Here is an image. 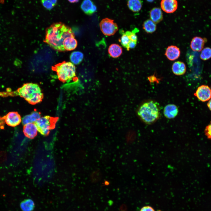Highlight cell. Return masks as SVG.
Returning a JSON list of instances; mask_svg holds the SVG:
<instances>
[{
    "instance_id": "1",
    "label": "cell",
    "mask_w": 211,
    "mask_h": 211,
    "mask_svg": "<svg viewBox=\"0 0 211 211\" xmlns=\"http://www.w3.org/2000/svg\"><path fill=\"white\" fill-rule=\"evenodd\" d=\"M74 36L71 28L61 22L55 23L48 28L44 41L53 49L65 51L64 43L69 37Z\"/></svg>"
},
{
    "instance_id": "2",
    "label": "cell",
    "mask_w": 211,
    "mask_h": 211,
    "mask_svg": "<svg viewBox=\"0 0 211 211\" xmlns=\"http://www.w3.org/2000/svg\"><path fill=\"white\" fill-rule=\"evenodd\" d=\"M17 96L23 98L32 105L40 103L43 97V94L39 86L37 84L33 83L24 84L15 91L0 92V96L3 97Z\"/></svg>"
},
{
    "instance_id": "3",
    "label": "cell",
    "mask_w": 211,
    "mask_h": 211,
    "mask_svg": "<svg viewBox=\"0 0 211 211\" xmlns=\"http://www.w3.org/2000/svg\"><path fill=\"white\" fill-rule=\"evenodd\" d=\"M160 108L158 103L154 101H146L139 107L137 114L141 119L147 124H151L158 120L160 116Z\"/></svg>"
},
{
    "instance_id": "4",
    "label": "cell",
    "mask_w": 211,
    "mask_h": 211,
    "mask_svg": "<svg viewBox=\"0 0 211 211\" xmlns=\"http://www.w3.org/2000/svg\"><path fill=\"white\" fill-rule=\"evenodd\" d=\"M52 69L56 72L59 79L63 82L69 81L76 76L75 67L70 62L58 63Z\"/></svg>"
},
{
    "instance_id": "5",
    "label": "cell",
    "mask_w": 211,
    "mask_h": 211,
    "mask_svg": "<svg viewBox=\"0 0 211 211\" xmlns=\"http://www.w3.org/2000/svg\"><path fill=\"white\" fill-rule=\"evenodd\" d=\"M58 118L48 115L41 117L35 123L38 132L42 135H47L50 130L55 127Z\"/></svg>"
},
{
    "instance_id": "6",
    "label": "cell",
    "mask_w": 211,
    "mask_h": 211,
    "mask_svg": "<svg viewBox=\"0 0 211 211\" xmlns=\"http://www.w3.org/2000/svg\"><path fill=\"white\" fill-rule=\"evenodd\" d=\"M99 26L102 33L106 36L113 35L118 30L117 24L113 20L108 18L103 19L99 23Z\"/></svg>"
},
{
    "instance_id": "7",
    "label": "cell",
    "mask_w": 211,
    "mask_h": 211,
    "mask_svg": "<svg viewBox=\"0 0 211 211\" xmlns=\"http://www.w3.org/2000/svg\"><path fill=\"white\" fill-rule=\"evenodd\" d=\"M194 95L202 102L208 101L211 98V89L207 85H201L198 88Z\"/></svg>"
},
{
    "instance_id": "8",
    "label": "cell",
    "mask_w": 211,
    "mask_h": 211,
    "mask_svg": "<svg viewBox=\"0 0 211 211\" xmlns=\"http://www.w3.org/2000/svg\"><path fill=\"white\" fill-rule=\"evenodd\" d=\"M2 118L8 125L12 127L19 125L21 121V116L17 112H10Z\"/></svg>"
},
{
    "instance_id": "9",
    "label": "cell",
    "mask_w": 211,
    "mask_h": 211,
    "mask_svg": "<svg viewBox=\"0 0 211 211\" xmlns=\"http://www.w3.org/2000/svg\"><path fill=\"white\" fill-rule=\"evenodd\" d=\"M161 8L167 13L174 12L178 7L176 0H161L160 3Z\"/></svg>"
},
{
    "instance_id": "10",
    "label": "cell",
    "mask_w": 211,
    "mask_h": 211,
    "mask_svg": "<svg viewBox=\"0 0 211 211\" xmlns=\"http://www.w3.org/2000/svg\"><path fill=\"white\" fill-rule=\"evenodd\" d=\"M181 52L179 48L175 45H170L166 50L165 55L170 60L174 61L180 56Z\"/></svg>"
},
{
    "instance_id": "11",
    "label": "cell",
    "mask_w": 211,
    "mask_h": 211,
    "mask_svg": "<svg viewBox=\"0 0 211 211\" xmlns=\"http://www.w3.org/2000/svg\"><path fill=\"white\" fill-rule=\"evenodd\" d=\"M178 113V109L177 106L175 104H170L165 106L163 110V114L164 116L169 119H173L176 117Z\"/></svg>"
},
{
    "instance_id": "12",
    "label": "cell",
    "mask_w": 211,
    "mask_h": 211,
    "mask_svg": "<svg viewBox=\"0 0 211 211\" xmlns=\"http://www.w3.org/2000/svg\"><path fill=\"white\" fill-rule=\"evenodd\" d=\"M38 130L35 123L23 125V132L25 136L30 139L34 138L37 135Z\"/></svg>"
},
{
    "instance_id": "13",
    "label": "cell",
    "mask_w": 211,
    "mask_h": 211,
    "mask_svg": "<svg viewBox=\"0 0 211 211\" xmlns=\"http://www.w3.org/2000/svg\"><path fill=\"white\" fill-rule=\"evenodd\" d=\"M81 8L86 14L90 15L96 12L97 7L91 0H84L82 2Z\"/></svg>"
},
{
    "instance_id": "14",
    "label": "cell",
    "mask_w": 211,
    "mask_h": 211,
    "mask_svg": "<svg viewBox=\"0 0 211 211\" xmlns=\"http://www.w3.org/2000/svg\"><path fill=\"white\" fill-rule=\"evenodd\" d=\"M206 41L205 38L198 36L194 37L191 41L190 48L194 51L200 52L202 50Z\"/></svg>"
},
{
    "instance_id": "15",
    "label": "cell",
    "mask_w": 211,
    "mask_h": 211,
    "mask_svg": "<svg viewBox=\"0 0 211 211\" xmlns=\"http://www.w3.org/2000/svg\"><path fill=\"white\" fill-rule=\"evenodd\" d=\"M172 70L176 75L180 76L184 74L186 72V67L185 63L181 61L175 62L172 65Z\"/></svg>"
},
{
    "instance_id": "16",
    "label": "cell",
    "mask_w": 211,
    "mask_h": 211,
    "mask_svg": "<svg viewBox=\"0 0 211 211\" xmlns=\"http://www.w3.org/2000/svg\"><path fill=\"white\" fill-rule=\"evenodd\" d=\"M150 19L155 23H158L161 21L163 19L162 12L161 9L158 7L152 8L149 12Z\"/></svg>"
},
{
    "instance_id": "17",
    "label": "cell",
    "mask_w": 211,
    "mask_h": 211,
    "mask_svg": "<svg viewBox=\"0 0 211 211\" xmlns=\"http://www.w3.org/2000/svg\"><path fill=\"white\" fill-rule=\"evenodd\" d=\"M40 118V113L38 112L35 111L30 114L24 116L22 119V123L23 125L28 123H35Z\"/></svg>"
},
{
    "instance_id": "18",
    "label": "cell",
    "mask_w": 211,
    "mask_h": 211,
    "mask_svg": "<svg viewBox=\"0 0 211 211\" xmlns=\"http://www.w3.org/2000/svg\"><path fill=\"white\" fill-rule=\"evenodd\" d=\"M108 52L110 56L114 58L120 56L122 53V48L118 44H113L108 48Z\"/></svg>"
},
{
    "instance_id": "19",
    "label": "cell",
    "mask_w": 211,
    "mask_h": 211,
    "mask_svg": "<svg viewBox=\"0 0 211 211\" xmlns=\"http://www.w3.org/2000/svg\"><path fill=\"white\" fill-rule=\"evenodd\" d=\"M20 207L22 211H33L35 207L33 201L30 199H25L21 201L20 204Z\"/></svg>"
},
{
    "instance_id": "20",
    "label": "cell",
    "mask_w": 211,
    "mask_h": 211,
    "mask_svg": "<svg viewBox=\"0 0 211 211\" xmlns=\"http://www.w3.org/2000/svg\"><path fill=\"white\" fill-rule=\"evenodd\" d=\"M77 42L74 36L68 38L65 40L64 45L65 51H71L77 47Z\"/></svg>"
},
{
    "instance_id": "21",
    "label": "cell",
    "mask_w": 211,
    "mask_h": 211,
    "mask_svg": "<svg viewBox=\"0 0 211 211\" xmlns=\"http://www.w3.org/2000/svg\"><path fill=\"white\" fill-rule=\"evenodd\" d=\"M127 5L129 8L133 12H139L142 6V2L141 0H128Z\"/></svg>"
},
{
    "instance_id": "22",
    "label": "cell",
    "mask_w": 211,
    "mask_h": 211,
    "mask_svg": "<svg viewBox=\"0 0 211 211\" xmlns=\"http://www.w3.org/2000/svg\"><path fill=\"white\" fill-rule=\"evenodd\" d=\"M143 28L144 31L148 33H152L156 30V23L150 19L145 21L143 24Z\"/></svg>"
},
{
    "instance_id": "23",
    "label": "cell",
    "mask_w": 211,
    "mask_h": 211,
    "mask_svg": "<svg viewBox=\"0 0 211 211\" xmlns=\"http://www.w3.org/2000/svg\"><path fill=\"white\" fill-rule=\"evenodd\" d=\"M83 57V54L80 52L77 51L72 52L70 55V58L72 63L76 65L82 62Z\"/></svg>"
},
{
    "instance_id": "24",
    "label": "cell",
    "mask_w": 211,
    "mask_h": 211,
    "mask_svg": "<svg viewBox=\"0 0 211 211\" xmlns=\"http://www.w3.org/2000/svg\"><path fill=\"white\" fill-rule=\"evenodd\" d=\"M132 41L128 35L125 32L122 33V35L120 40L121 44L124 47L127 49L128 51L129 50L128 46L130 43Z\"/></svg>"
},
{
    "instance_id": "25",
    "label": "cell",
    "mask_w": 211,
    "mask_h": 211,
    "mask_svg": "<svg viewBox=\"0 0 211 211\" xmlns=\"http://www.w3.org/2000/svg\"><path fill=\"white\" fill-rule=\"evenodd\" d=\"M200 57L203 60H206L211 58V48L209 47L204 48L202 51Z\"/></svg>"
},
{
    "instance_id": "26",
    "label": "cell",
    "mask_w": 211,
    "mask_h": 211,
    "mask_svg": "<svg viewBox=\"0 0 211 211\" xmlns=\"http://www.w3.org/2000/svg\"><path fill=\"white\" fill-rule=\"evenodd\" d=\"M204 133L207 138L211 140V120L210 123L206 127Z\"/></svg>"
},
{
    "instance_id": "27",
    "label": "cell",
    "mask_w": 211,
    "mask_h": 211,
    "mask_svg": "<svg viewBox=\"0 0 211 211\" xmlns=\"http://www.w3.org/2000/svg\"><path fill=\"white\" fill-rule=\"evenodd\" d=\"M41 2L44 7L49 10L52 9L55 6L52 4L47 0H41Z\"/></svg>"
},
{
    "instance_id": "28",
    "label": "cell",
    "mask_w": 211,
    "mask_h": 211,
    "mask_svg": "<svg viewBox=\"0 0 211 211\" xmlns=\"http://www.w3.org/2000/svg\"><path fill=\"white\" fill-rule=\"evenodd\" d=\"M140 211H155L154 209L150 206H145L141 209Z\"/></svg>"
},
{
    "instance_id": "29",
    "label": "cell",
    "mask_w": 211,
    "mask_h": 211,
    "mask_svg": "<svg viewBox=\"0 0 211 211\" xmlns=\"http://www.w3.org/2000/svg\"><path fill=\"white\" fill-rule=\"evenodd\" d=\"M50 2L52 4L55 6L57 3V0H47Z\"/></svg>"
},
{
    "instance_id": "30",
    "label": "cell",
    "mask_w": 211,
    "mask_h": 211,
    "mask_svg": "<svg viewBox=\"0 0 211 211\" xmlns=\"http://www.w3.org/2000/svg\"><path fill=\"white\" fill-rule=\"evenodd\" d=\"M207 106L209 109L211 111V98L209 100L207 103Z\"/></svg>"
},
{
    "instance_id": "31",
    "label": "cell",
    "mask_w": 211,
    "mask_h": 211,
    "mask_svg": "<svg viewBox=\"0 0 211 211\" xmlns=\"http://www.w3.org/2000/svg\"><path fill=\"white\" fill-rule=\"evenodd\" d=\"M71 3H76L79 1V0H68Z\"/></svg>"
},
{
    "instance_id": "32",
    "label": "cell",
    "mask_w": 211,
    "mask_h": 211,
    "mask_svg": "<svg viewBox=\"0 0 211 211\" xmlns=\"http://www.w3.org/2000/svg\"><path fill=\"white\" fill-rule=\"evenodd\" d=\"M148 2H153L154 0H146Z\"/></svg>"
},
{
    "instance_id": "33",
    "label": "cell",
    "mask_w": 211,
    "mask_h": 211,
    "mask_svg": "<svg viewBox=\"0 0 211 211\" xmlns=\"http://www.w3.org/2000/svg\"><path fill=\"white\" fill-rule=\"evenodd\" d=\"M4 2V0H0V2L2 4H3Z\"/></svg>"
},
{
    "instance_id": "34",
    "label": "cell",
    "mask_w": 211,
    "mask_h": 211,
    "mask_svg": "<svg viewBox=\"0 0 211 211\" xmlns=\"http://www.w3.org/2000/svg\"><path fill=\"white\" fill-rule=\"evenodd\" d=\"M1 118L0 117V119H1Z\"/></svg>"
},
{
    "instance_id": "35",
    "label": "cell",
    "mask_w": 211,
    "mask_h": 211,
    "mask_svg": "<svg viewBox=\"0 0 211 211\" xmlns=\"http://www.w3.org/2000/svg\"></svg>"
}]
</instances>
